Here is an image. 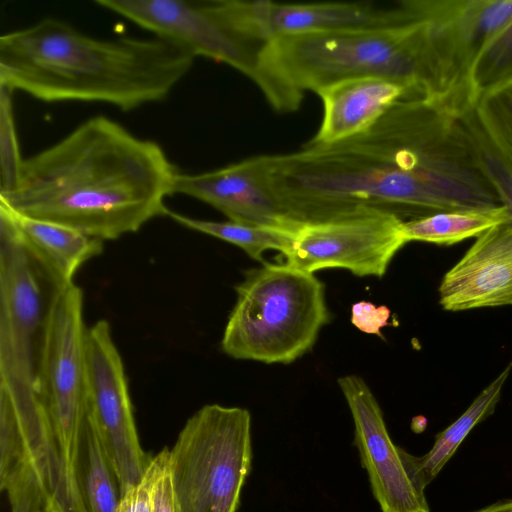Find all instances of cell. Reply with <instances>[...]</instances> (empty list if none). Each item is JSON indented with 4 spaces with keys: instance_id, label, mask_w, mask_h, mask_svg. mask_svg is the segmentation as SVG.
Listing matches in <instances>:
<instances>
[{
    "instance_id": "1",
    "label": "cell",
    "mask_w": 512,
    "mask_h": 512,
    "mask_svg": "<svg viewBox=\"0 0 512 512\" xmlns=\"http://www.w3.org/2000/svg\"><path fill=\"white\" fill-rule=\"evenodd\" d=\"M252 161L299 225L363 208L404 220L503 206L459 115L425 98L399 100L350 139Z\"/></svg>"
},
{
    "instance_id": "2",
    "label": "cell",
    "mask_w": 512,
    "mask_h": 512,
    "mask_svg": "<svg viewBox=\"0 0 512 512\" xmlns=\"http://www.w3.org/2000/svg\"><path fill=\"white\" fill-rule=\"evenodd\" d=\"M179 171L155 141L102 115L25 158L17 185L0 202L14 212L117 239L167 215Z\"/></svg>"
},
{
    "instance_id": "3",
    "label": "cell",
    "mask_w": 512,
    "mask_h": 512,
    "mask_svg": "<svg viewBox=\"0 0 512 512\" xmlns=\"http://www.w3.org/2000/svg\"><path fill=\"white\" fill-rule=\"evenodd\" d=\"M195 56L166 39H100L46 17L0 37V86L44 102H102L122 111L165 100Z\"/></svg>"
},
{
    "instance_id": "4",
    "label": "cell",
    "mask_w": 512,
    "mask_h": 512,
    "mask_svg": "<svg viewBox=\"0 0 512 512\" xmlns=\"http://www.w3.org/2000/svg\"><path fill=\"white\" fill-rule=\"evenodd\" d=\"M260 90L278 112L299 109L304 92L346 79L378 76L395 80L408 98H424L423 67L416 28L409 19L389 28L283 35L259 51Z\"/></svg>"
},
{
    "instance_id": "5",
    "label": "cell",
    "mask_w": 512,
    "mask_h": 512,
    "mask_svg": "<svg viewBox=\"0 0 512 512\" xmlns=\"http://www.w3.org/2000/svg\"><path fill=\"white\" fill-rule=\"evenodd\" d=\"M86 332L83 292L54 290L37 350V383L45 419L50 490L63 512L84 509L80 465L86 419Z\"/></svg>"
},
{
    "instance_id": "6",
    "label": "cell",
    "mask_w": 512,
    "mask_h": 512,
    "mask_svg": "<svg viewBox=\"0 0 512 512\" xmlns=\"http://www.w3.org/2000/svg\"><path fill=\"white\" fill-rule=\"evenodd\" d=\"M235 291L221 339L234 359L290 364L312 349L331 320L324 283L285 262L247 270Z\"/></svg>"
},
{
    "instance_id": "7",
    "label": "cell",
    "mask_w": 512,
    "mask_h": 512,
    "mask_svg": "<svg viewBox=\"0 0 512 512\" xmlns=\"http://www.w3.org/2000/svg\"><path fill=\"white\" fill-rule=\"evenodd\" d=\"M179 512H237L252 465V418L242 407L207 404L168 450Z\"/></svg>"
},
{
    "instance_id": "8",
    "label": "cell",
    "mask_w": 512,
    "mask_h": 512,
    "mask_svg": "<svg viewBox=\"0 0 512 512\" xmlns=\"http://www.w3.org/2000/svg\"><path fill=\"white\" fill-rule=\"evenodd\" d=\"M420 42L424 98L454 112L473 105L469 74L488 39L512 19V0H407Z\"/></svg>"
},
{
    "instance_id": "9",
    "label": "cell",
    "mask_w": 512,
    "mask_h": 512,
    "mask_svg": "<svg viewBox=\"0 0 512 512\" xmlns=\"http://www.w3.org/2000/svg\"><path fill=\"white\" fill-rule=\"evenodd\" d=\"M404 221L388 211L363 208L303 223L282 256L285 263L310 273L338 268L359 277L381 278L408 243Z\"/></svg>"
},
{
    "instance_id": "10",
    "label": "cell",
    "mask_w": 512,
    "mask_h": 512,
    "mask_svg": "<svg viewBox=\"0 0 512 512\" xmlns=\"http://www.w3.org/2000/svg\"><path fill=\"white\" fill-rule=\"evenodd\" d=\"M86 372V420L105 447L123 497L152 458L140 445L124 364L105 319L87 328Z\"/></svg>"
},
{
    "instance_id": "11",
    "label": "cell",
    "mask_w": 512,
    "mask_h": 512,
    "mask_svg": "<svg viewBox=\"0 0 512 512\" xmlns=\"http://www.w3.org/2000/svg\"><path fill=\"white\" fill-rule=\"evenodd\" d=\"M212 5L234 32L258 44L283 35L389 28L409 19L405 0L388 4L212 0Z\"/></svg>"
},
{
    "instance_id": "12",
    "label": "cell",
    "mask_w": 512,
    "mask_h": 512,
    "mask_svg": "<svg viewBox=\"0 0 512 512\" xmlns=\"http://www.w3.org/2000/svg\"><path fill=\"white\" fill-rule=\"evenodd\" d=\"M154 36L181 46L195 57L225 63L259 87V51L263 44L234 32L213 10L210 0H96Z\"/></svg>"
},
{
    "instance_id": "13",
    "label": "cell",
    "mask_w": 512,
    "mask_h": 512,
    "mask_svg": "<svg viewBox=\"0 0 512 512\" xmlns=\"http://www.w3.org/2000/svg\"><path fill=\"white\" fill-rule=\"evenodd\" d=\"M337 383L350 409L354 441L381 512H430L425 492L412 483L369 385L355 374L342 376Z\"/></svg>"
},
{
    "instance_id": "14",
    "label": "cell",
    "mask_w": 512,
    "mask_h": 512,
    "mask_svg": "<svg viewBox=\"0 0 512 512\" xmlns=\"http://www.w3.org/2000/svg\"><path fill=\"white\" fill-rule=\"evenodd\" d=\"M440 304L447 311L512 305V224L490 228L443 277Z\"/></svg>"
},
{
    "instance_id": "15",
    "label": "cell",
    "mask_w": 512,
    "mask_h": 512,
    "mask_svg": "<svg viewBox=\"0 0 512 512\" xmlns=\"http://www.w3.org/2000/svg\"><path fill=\"white\" fill-rule=\"evenodd\" d=\"M172 194L202 201L230 221L292 233L300 226L284 214L260 179L251 158L198 174L178 172Z\"/></svg>"
},
{
    "instance_id": "16",
    "label": "cell",
    "mask_w": 512,
    "mask_h": 512,
    "mask_svg": "<svg viewBox=\"0 0 512 512\" xmlns=\"http://www.w3.org/2000/svg\"><path fill=\"white\" fill-rule=\"evenodd\" d=\"M316 93L322 100L323 118L307 143L316 146L335 144L367 131L396 102L408 98L403 84L378 76L346 79Z\"/></svg>"
},
{
    "instance_id": "17",
    "label": "cell",
    "mask_w": 512,
    "mask_h": 512,
    "mask_svg": "<svg viewBox=\"0 0 512 512\" xmlns=\"http://www.w3.org/2000/svg\"><path fill=\"white\" fill-rule=\"evenodd\" d=\"M14 231L54 290L74 284L79 268L103 251V242L71 227L18 214L0 202Z\"/></svg>"
},
{
    "instance_id": "18",
    "label": "cell",
    "mask_w": 512,
    "mask_h": 512,
    "mask_svg": "<svg viewBox=\"0 0 512 512\" xmlns=\"http://www.w3.org/2000/svg\"><path fill=\"white\" fill-rule=\"evenodd\" d=\"M512 370V363L494 379L452 424L436 435L431 449L422 456H414L403 448L400 455L404 467L421 492L437 477L472 429L495 411L501 391Z\"/></svg>"
},
{
    "instance_id": "19",
    "label": "cell",
    "mask_w": 512,
    "mask_h": 512,
    "mask_svg": "<svg viewBox=\"0 0 512 512\" xmlns=\"http://www.w3.org/2000/svg\"><path fill=\"white\" fill-rule=\"evenodd\" d=\"M506 223H512V217L505 206L455 210L404 221L403 234L408 242L452 245L467 238L479 237L490 228Z\"/></svg>"
},
{
    "instance_id": "20",
    "label": "cell",
    "mask_w": 512,
    "mask_h": 512,
    "mask_svg": "<svg viewBox=\"0 0 512 512\" xmlns=\"http://www.w3.org/2000/svg\"><path fill=\"white\" fill-rule=\"evenodd\" d=\"M80 484L86 512H117L122 499L118 478L95 428L86 419Z\"/></svg>"
},
{
    "instance_id": "21",
    "label": "cell",
    "mask_w": 512,
    "mask_h": 512,
    "mask_svg": "<svg viewBox=\"0 0 512 512\" xmlns=\"http://www.w3.org/2000/svg\"><path fill=\"white\" fill-rule=\"evenodd\" d=\"M167 216L180 225L212 237L221 239L244 250L252 259L265 263L263 254L267 250H278L281 254L288 248L294 233L234 221H211L191 218L168 210Z\"/></svg>"
},
{
    "instance_id": "22",
    "label": "cell",
    "mask_w": 512,
    "mask_h": 512,
    "mask_svg": "<svg viewBox=\"0 0 512 512\" xmlns=\"http://www.w3.org/2000/svg\"><path fill=\"white\" fill-rule=\"evenodd\" d=\"M512 78V19L484 44L469 74V94L474 104L479 95Z\"/></svg>"
},
{
    "instance_id": "23",
    "label": "cell",
    "mask_w": 512,
    "mask_h": 512,
    "mask_svg": "<svg viewBox=\"0 0 512 512\" xmlns=\"http://www.w3.org/2000/svg\"><path fill=\"white\" fill-rule=\"evenodd\" d=\"M473 109L485 133L512 169V78L479 95Z\"/></svg>"
},
{
    "instance_id": "24",
    "label": "cell",
    "mask_w": 512,
    "mask_h": 512,
    "mask_svg": "<svg viewBox=\"0 0 512 512\" xmlns=\"http://www.w3.org/2000/svg\"><path fill=\"white\" fill-rule=\"evenodd\" d=\"M477 152L482 168L494 186L503 206L512 217V169L493 145L473 109V105L458 111ZM512 224V223H510Z\"/></svg>"
},
{
    "instance_id": "25",
    "label": "cell",
    "mask_w": 512,
    "mask_h": 512,
    "mask_svg": "<svg viewBox=\"0 0 512 512\" xmlns=\"http://www.w3.org/2000/svg\"><path fill=\"white\" fill-rule=\"evenodd\" d=\"M12 94L0 86V195L15 189L24 161L18 145Z\"/></svg>"
},
{
    "instance_id": "26",
    "label": "cell",
    "mask_w": 512,
    "mask_h": 512,
    "mask_svg": "<svg viewBox=\"0 0 512 512\" xmlns=\"http://www.w3.org/2000/svg\"><path fill=\"white\" fill-rule=\"evenodd\" d=\"M153 467L152 512H179L169 467L168 449L151 460Z\"/></svg>"
},
{
    "instance_id": "27",
    "label": "cell",
    "mask_w": 512,
    "mask_h": 512,
    "mask_svg": "<svg viewBox=\"0 0 512 512\" xmlns=\"http://www.w3.org/2000/svg\"><path fill=\"white\" fill-rule=\"evenodd\" d=\"M390 309L385 305L376 306L368 301H359L351 307V322L360 331L384 338L382 328L388 326Z\"/></svg>"
},
{
    "instance_id": "28",
    "label": "cell",
    "mask_w": 512,
    "mask_h": 512,
    "mask_svg": "<svg viewBox=\"0 0 512 512\" xmlns=\"http://www.w3.org/2000/svg\"><path fill=\"white\" fill-rule=\"evenodd\" d=\"M152 482L153 468L150 462L144 477L135 486V512H152Z\"/></svg>"
},
{
    "instance_id": "29",
    "label": "cell",
    "mask_w": 512,
    "mask_h": 512,
    "mask_svg": "<svg viewBox=\"0 0 512 512\" xmlns=\"http://www.w3.org/2000/svg\"><path fill=\"white\" fill-rule=\"evenodd\" d=\"M117 512H135V487L122 497Z\"/></svg>"
},
{
    "instance_id": "30",
    "label": "cell",
    "mask_w": 512,
    "mask_h": 512,
    "mask_svg": "<svg viewBox=\"0 0 512 512\" xmlns=\"http://www.w3.org/2000/svg\"><path fill=\"white\" fill-rule=\"evenodd\" d=\"M474 512H512V499L498 501Z\"/></svg>"
}]
</instances>
